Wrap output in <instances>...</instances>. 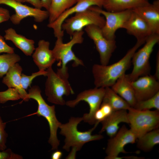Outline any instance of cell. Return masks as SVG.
Returning a JSON list of instances; mask_svg holds the SVG:
<instances>
[{
    "instance_id": "cell-24",
    "label": "cell",
    "mask_w": 159,
    "mask_h": 159,
    "mask_svg": "<svg viewBox=\"0 0 159 159\" xmlns=\"http://www.w3.org/2000/svg\"><path fill=\"white\" fill-rule=\"evenodd\" d=\"M137 139L138 149L145 152L150 151L159 144V128L147 132Z\"/></svg>"
},
{
    "instance_id": "cell-2",
    "label": "cell",
    "mask_w": 159,
    "mask_h": 159,
    "mask_svg": "<svg viewBox=\"0 0 159 159\" xmlns=\"http://www.w3.org/2000/svg\"><path fill=\"white\" fill-rule=\"evenodd\" d=\"M82 121V117H71L67 122L61 123L59 127L60 134L65 138L63 149L69 152L70 148H72L67 157V159L75 158L76 152L80 150L86 143L99 140L103 138V136L100 134H92V132L98 125L97 124H95L93 128L87 131H79L77 126Z\"/></svg>"
},
{
    "instance_id": "cell-16",
    "label": "cell",
    "mask_w": 159,
    "mask_h": 159,
    "mask_svg": "<svg viewBox=\"0 0 159 159\" xmlns=\"http://www.w3.org/2000/svg\"><path fill=\"white\" fill-rule=\"evenodd\" d=\"M122 28L125 29L129 34L135 37L137 41H145L153 34L146 22L133 10L130 17L123 24Z\"/></svg>"
},
{
    "instance_id": "cell-34",
    "label": "cell",
    "mask_w": 159,
    "mask_h": 159,
    "mask_svg": "<svg viewBox=\"0 0 159 159\" xmlns=\"http://www.w3.org/2000/svg\"><path fill=\"white\" fill-rule=\"evenodd\" d=\"M10 16L8 9L0 7V24L9 20Z\"/></svg>"
},
{
    "instance_id": "cell-13",
    "label": "cell",
    "mask_w": 159,
    "mask_h": 159,
    "mask_svg": "<svg viewBox=\"0 0 159 159\" xmlns=\"http://www.w3.org/2000/svg\"><path fill=\"white\" fill-rule=\"evenodd\" d=\"M137 139L131 130L123 125L115 136L108 140L105 150L107 156L105 159H112L118 156L120 153H127L124 147L127 144L135 143Z\"/></svg>"
},
{
    "instance_id": "cell-37",
    "label": "cell",
    "mask_w": 159,
    "mask_h": 159,
    "mask_svg": "<svg viewBox=\"0 0 159 159\" xmlns=\"http://www.w3.org/2000/svg\"><path fill=\"white\" fill-rule=\"evenodd\" d=\"M155 78L159 81V52H158L156 57L155 64V71L154 75Z\"/></svg>"
},
{
    "instance_id": "cell-10",
    "label": "cell",
    "mask_w": 159,
    "mask_h": 159,
    "mask_svg": "<svg viewBox=\"0 0 159 159\" xmlns=\"http://www.w3.org/2000/svg\"><path fill=\"white\" fill-rule=\"evenodd\" d=\"M89 8L99 12L104 17L105 23L101 30L103 36L109 40H115V34L117 30L122 28L132 12V10L109 11L96 6H92Z\"/></svg>"
},
{
    "instance_id": "cell-25",
    "label": "cell",
    "mask_w": 159,
    "mask_h": 159,
    "mask_svg": "<svg viewBox=\"0 0 159 159\" xmlns=\"http://www.w3.org/2000/svg\"><path fill=\"white\" fill-rule=\"evenodd\" d=\"M105 88L102 103L109 105L114 111L127 110L131 107L124 99L115 93L110 87Z\"/></svg>"
},
{
    "instance_id": "cell-17",
    "label": "cell",
    "mask_w": 159,
    "mask_h": 159,
    "mask_svg": "<svg viewBox=\"0 0 159 159\" xmlns=\"http://www.w3.org/2000/svg\"><path fill=\"white\" fill-rule=\"evenodd\" d=\"M38 45L32 57L39 70H45L52 67L56 61V59L52 50L49 49V42L40 40Z\"/></svg>"
},
{
    "instance_id": "cell-23",
    "label": "cell",
    "mask_w": 159,
    "mask_h": 159,
    "mask_svg": "<svg viewBox=\"0 0 159 159\" xmlns=\"http://www.w3.org/2000/svg\"><path fill=\"white\" fill-rule=\"evenodd\" d=\"M149 3V0H104L102 7L107 11L117 12L133 10Z\"/></svg>"
},
{
    "instance_id": "cell-28",
    "label": "cell",
    "mask_w": 159,
    "mask_h": 159,
    "mask_svg": "<svg viewBox=\"0 0 159 159\" xmlns=\"http://www.w3.org/2000/svg\"><path fill=\"white\" fill-rule=\"evenodd\" d=\"M133 108L140 110H150L152 108L159 110V92L149 98L137 101Z\"/></svg>"
},
{
    "instance_id": "cell-15",
    "label": "cell",
    "mask_w": 159,
    "mask_h": 159,
    "mask_svg": "<svg viewBox=\"0 0 159 159\" xmlns=\"http://www.w3.org/2000/svg\"><path fill=\"white\" fill-rule=\"evenodd\" d=\"M137 101L149 98L159 92V82L150 74L139 77L131 82Z\"/></svg>"
},
{
    "instance_id": "cell-5",
    "label": "cell",
    "mask_w": 159,
    "mask_h": 159,
    "mask_svg": "<svg viewBox=\"0 0 159 159\" xmlns=\"http://www.w3.org/2000/svg\"><path fill=\"white\" fill-rule=\"evenodd\" d=\"M130 129L137 138L159 127V110H140L130 107L128 110Z\"/></svg>"
},
{
    "instance_id": "cell-8",
    "label": "cell",
    "mask_w": 159,
    "mask_h": 159,
    "mask_svg": "<svg viewBox=\"0 0 159 159\" xmlns=\"http://www.w3.org/2000/svg\"><path fill=\"white\" fill-rule=\"evenodd\" d=\"M105 23V19L103 16L89 8L66 19L62 24V29L72 36L75 32L82 31L87 26L95 25L101 28Z\"/></svg>"
},
{
    "instance_id": "cell-1",
    "label": "cell",
    "mask_w": 159,
    "mask_h": 159,
    "mask_svg": "<svg viewBox=\"0 0 159 159\" xmlns=\"http://www.w3.org/2000/svg\"><path fill=\"white\" fill-rule=\"evenodd\" d=\"M145 42L144 41H137L121 59L112 64H94L92 72L95 87L105 88L112 86L130 68L133 55Z\"/></svg>"
},
{
    "instance_id": "cell-31",
    "label": "cell",
    "mask_w": 159,
    "mask_h": 159,
    "mask_svg": "<svg viewBox=\"0 0 159 159\" xmlns=\"http://www.w3.org/2000/svg\"><path fill=\"white\" fill-rule=\"evenodd\" d=\"M6 123L4 122L0 116V150L6 149V145L8 134L5 130Z\"/></svg>"
},
{
    "instance_id": "cell-38",
    "label": "cell",
    "mask_w": 159,
    "mask_h": 159,
    "mask_svg": "<svg viewBox=\"0 0 159 159\" xmlns=\"http://www.w3.org/2000/svg\"><path fill=\"white\" fill-rule=\"evenodd\" d=\"M42 7L44 8L48 11L49 10L52 0H40Z\"/></svg>"
},
{
    "instance_id": "cell-35",
    "label": "cell",
    "mask_w": 159,
    "mask_h": 159,
    "mask_svg": "<svg viewBox=\"0 0 159 159\" xmlns=\"http://www.w3.org/2000/svg\"><path fill=\"white\" fill-rule=\"evenodd\" d=\"M100 109L107 117L114 111L108 104L102 102Z\"/></svg>"
},
{
    "instance_id": "cell-14",
    "label": "cell",
    "mask_w": 159,
    "mask_h": 159,
    "mask_svg": "<svg viewBox=\"0 0 159 159\" xmlns=\"http://www.w3.org/2000/svg\"><path fill=\"white\" fill-rule=\"evenodd\" d=\"M104 0H78L75 4L64 11L54 22L48 24L47 26L53 29L56 37H63L64 31L62 29V25L64 20L69 16L85 10L92 6L102 8Z\"/></svg>"
},
{
    "instance_id": "cell-30",
    "label": "cell",
    "mask_w": 159,
    "mask_h": 159,
    "mask_svg": "<svg viewBox=\"0 0 159 159\" xmlns=\"http://www.w3.org/2000/svg\"><path fill=\"white\" fill-rule=\"evenodd\" d=\"M47 73L46 70H39L37 72L32 73L30 76H27L22 73L21 83L23 88L25 90H27L29 87L31 86L32 81L34 78L40 75L46 76Z\"/></svg>"
},
{
    "instance_id": "cell-32",
    "label": "cell",
    "mask_w": 159,
    "mask_h": 159,
    "mask_svg": "<svg viewBox=\"0 0 159 159\" xmlns=\"http://www.w3.org/2000/svg\"><path fill=\"white\" fill-rule=\"evenodd\" d=\"M22 158L21 156L13 153L10 149L0 150V159H20Z\"/></svg>"
},
{
    "instance_id": "cell-21",
    "label": "cell",
    "mask_w": 159,
    "mask_h": 159,
    "mask_svg": "<svg viewBox=\"0 0 159 159\" xmlns=\"http://www.w3.org/2000/svg\"><path fill=\"white\" fill-rule=\"evenodd\" d=\"M131 82L127 74L125 73L111 87L126 101L131 107H133L137 101Z\"/></svg>"
},
{
    "instance_id": "cell-36",
    "label": "cell",
    "mask_w": 159,
    "mask_h": 159,
    "mask_svg": "<svg viewBox=\"0 0 159 159\" xmlns=\"http://www.w3.org/2000/svg\"><path fill=\"white\" fill-rule=\"evenodd\" d=\"M25 2H28L33 5L34 8L41 9L42 6L40 0H24Z\"/></svg>"
},
{
    "instance_id": "cell-40",
    "label": "cell",
    "mask_w": 159,
    "mask_h": 159,
    "mask_svg": "<svg viewBox=\"0 0 159 159\" xmlns=\"http://www.w3.org/2000/svg\"><path fill=\"white\" fill-rule=\"evenodd\" d=\"M14 0L15 1H16L19 2L21 3H22L25 2L24 0Z\"/></svg>"
},
{
    "instance_id": "cell-29",
    "label": "cell",
    "mask_w": 159,
    "mask_h": 159,
    "mask_svg": "<svg viewBox=\"0 0 159 159\" xmlns=\"http://www.w3.org/2000/svg\"><path fill=\"white\" fill-rule=\"evenodd\" d=\"M21 99L18 90L13 87H8L6 90L0 92V103L4 104L7 101H14Z\"/></svg>"
},
{
    "instance_id": "cell-9",
    "label": "cell",
    "mask_w": 159,
    "mask_h": 159,
    "mask_svg": "<svg viewBox=\"0 0 159 159\" xmlns=\"http://www.w3.org/2000/svg\"><path fill=\"white\" fill-rule=\"evenodd\" d=\"M105 92V88L103 87H95L85 90L79 93L75 99L66 102L65 105L74 107L81 101L86 102L89 106V112L84 114L82 117L83 121L90 125H95L96 123L95 115L101 104Z\"/></svg>"
},
{
    "instance_id": "cell-11",
    "label": "cell",
    "mask_w": 159,
    "mask_h": 159,
    "mask_svg": "<svg viewBox=\"0 0 159 159\" xmlns=\"http://www.w3.org/2000/svg\"><path fill=\"white\" fill-rule=\"evenodd\" d=\"M88 36L93 41L98 52L101 64L107 65L116 48L115 40H109L103 35L101 28L95 25L85 28Z\"/></svg>"
},
{
    "instance_id": "cell-39",
    "label": "cell",
    "mask_w": 159,
    "mask_h": 159,
    "mask_svg": "<svg viewBox=\"0 0 159 159\" xmlns=\"http://www.w3.org/2000/svg\"><path fill=\"white\" fill-rule=\"evenodd\" d=\"M62 155V153L60 150H56L52 154L51 156L52 159H60Z\"/></svg>"
},
{
    "instance_id": "cell-7",
    "label": "cell",
    "mask_w": 159,
    "mask_h": 159,
    "mask_svg": "<svg viewBox=\"0 0 159 159\" xmlns=\"http://www.w3.org/2000/svg\"><path fill=\"white\" fill-rule=\"evenodd\" d=\"M159 42V34H152L146 39L144 46L134 53L131 60L133 69L130 74H127L131 82L140 76L150 74V58L154 46Z\"/></svg>"
},
{
    "instance_id": "cell-4",
    "label": "cell",
    "mask_w": 159,
    "mask_h": 159,
    "mask_svg": "<svg viewBox=\"0 0 159 159\" xmlns=\"http://www.w3.org/2000/svg\"><path fill=\"white\" fill-rule=\"evenodd\" d=\"M39 86H33L29 90L28 96L29 99L35 100L37 103L38 109L35 114L39 116L43 117L47 121L50 130L48 142L52 147V150H57L60 144L57 137V131L62 123L56 117L55 106L47 104L43 98Z\"/></svg>"
},
{
    "instance_id": "cell-22",
    "label": "cell",
    "mask_w": 159,
    "mask_h": 159,
    "mask_svg": "<svg viewBox=\"0 0 159 159\" xmlns=\"http://www.w3.org/2000/svg\"><path fill=\"white\" fill-rule=\"evenodd\" d=\"M4 38L6 40L11 41L16 46L27 56H30L35 50L34 41L18 34L14 29L9 28L4 31Z\"/></svg>"
},
{
    "instance_id": "cell-33",
    "label": "cell",
    "mask_w": 159,
    "mask_h": 159,
    "mask_svg": "<svg viewBox=\"0 0 159 159\" xmlns=\"http://www.w3.org/2000/svg\"><path fill=\"white\" fill-rule=\"evenodd\" d=\"M14 52V48L8 45L4 37L0 34V53Z\"/></svg>"
},
{
    "instance_id": "cell-6",
    "label": "cell",
    "mask_w": 159,
    "mask_h": 159,
    "mask_svg": "<svg viewBox=\"0 0 159 159\" xmlns=\"http://www.w3.org/2000/svg\"><path fill=\"white\" fill-rule=\"evenodd\" d=\"M47 78L45 84V94L48 101L60 105H65L64 95L74 94L68 78L62 77L55 73L52 67L46 69Z\"/></svg>"
},
{
    "instance_id": "cell-26",
    "label": "cell",
    "mask_w": 159,
    "mask_h": 159,
    "mask_svg": "<svg viewBox=\"0 0 159 159\" xmlns=\"http://www.w3.org/2000/svg\"><path fill=\"white\" fill-rule=\"evenodd\" d=\"M78 0H52L49 10V24L55 21L64 11L75 4Z\"/></svg>"
},
{
    "instance_id": "cell-3",
    "label": "cell",
    "mask_w": 159,
    "mask_h": 159,
    "mask_svg": "<svg viewBox=\"0 0 159 159\" xmlns=\"http://www.w3.org/2000/svg\"><path fill=\"white\" fill-rule=\"evenodd\" d=\"M84 34L83 30L75 32L72 36L70 40L67 43L63 42V37L57 38L55 46L52 50L56 61L59 62L58 65L61 66V67L57 69V74L68 78L67 65L70 61H73V66L74 67L79 65L84 66L82 61L75 55L72 49L74 45L83 42Z\"/></svg>"
},
{
    "instance_id": "cell-27",
    "label": "cell",
    "mask_w": 159,
    "mask_h": 159,
    "mask_svg": "<svg viewBox=\"0 0 159 159\" xmlns=\"http://www.w3.org/2000/svg\"><path fill=\"white\" fill-rule=\"evenodd\" d=\"M20 60V56L14 52L0 55V78L3 77L10 67Z\"/></svg>"
},
{
    "instance_id": "cell-18",
    "label": "cell",
    "mask_w": 159,
    "mask_h": 159,
    "mask_svg": "<svg viewBox=\"0 0 159 159\" xmlns=\"http://www.w3.org/2000/svg\"><path fill=\"white\" fill-rule=\"evenodd\" d=\"M132 10L146 22L153 34H159V0Z\"/></svg>"
},
{
    "instance_id": "cell-12",
    "label": "cell",
    "mask_w": 159,
    "mask_h": 159,
    "mask_svg": "<svg viewBox=\"0 0 159 159\" xmlns=\"http://www.w3.org/2000/svg\"><path fill=\"white\" fill-rule=\"evenodd\" d=\"M4 4L13 9L15 13L10 16V19L15 25L19 24L24 19L32 17L34 21L40 23L49 18L47 10L33 8L23 4L22 3L13 0H0V4Z\"/></svg>"
},
{
    "instance_id": "cell-19",
    "label": "cell",
    "mask_w": 159,
    "mask_h": 159,
    "mask_svg": "<svg viewBox=\"0 0 159 159\" xmlns=\"http://www.w3.org/2000/svg\"><path fill=\"white\" fill-rule=\"evenodd\" d=\"M101 122L102 126L100 133L106 131L107 135L110 138L113 137L118 132L119 128V125L120 123L129 124L127 110L114 111Z\"/></svg>"
},
{
    "instance_id": "cell-20",
    "label": "cell",
    "mask_w": 159,
    "mask_h": 159,
    "mask_svg": "<svg viewBox=\"0 0 159 159\" xmlns=\"http://www.w3.org/2000/svg\"><path fill=\"white\" fill-rule=\"evenodd\" d=\"M22 71L21 66L17 62L16 63L10 67L3 77L2 82L8 87L16 89L19 93L21 99L27 102L30 99L28 93L23 88L21 83Z\"/></svg>"
}]
</instances>
